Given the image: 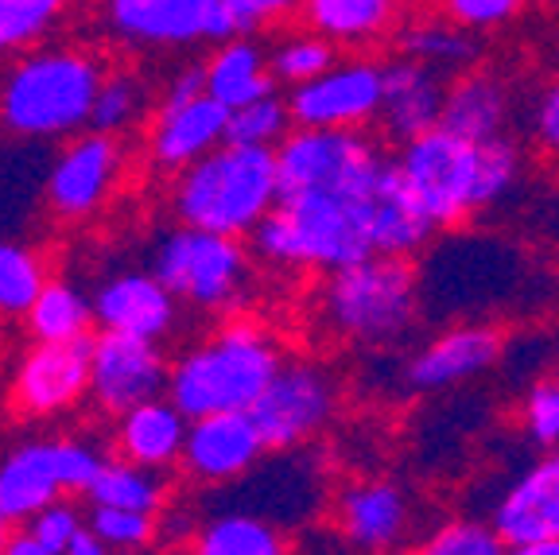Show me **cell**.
Listing matches in <instances>:
<instances>
[{
    "label": "cell",
    "instance_id": "cell-13",
    "mask_svg": "<svg viewBox=\"0 0 559 555\" xmlns=\"http://www.w3.org/2000/svg\"><path fill=\"white\" fill-rule=\"evenodd\" d=\"M167 381H171V365H167L159 342L117 334V330H102L94 339L90 397L102 412L124 416L136 404L167 397Z\"/></svg>",
    "mask_w": 559,
    "mask_h": 555
},
{
    "label": "cell",
    "instance_id": "cell-44",
    "mask_svg": "<svg viewBox=\"0 0 559 555\" xmlns=\"http://www.w3.org/2000/svg\"><path fill=\"white\" fill-rule=\"evenodd\" d=\"M533 144L559 164V79H551L533 102Z\"/></svg>",
    "mask_w": 559,
    "mask_h": 555
},
{
    "label": "cell",
    "instance_id": "cell-22",
    "mask_svg": "<svg viewBox=\"0 0 559 555\" xmlns=\"http://www.w3.org/2000/svg\"><path fill=\"white\" fill-rule=\"evenodd\" d=\"M447 74L424 67L416 59L393 55L384 62V97H381V132L393 144L439 129L447 102Z\"/></svg>",
    "mask_w": 559,
    "mask_h": 555
},
{
    "label": "cell",
    "instance_id": "cell-6",
    "mask_svg": "<svg viewBox=\"0 0 559 555\" xmlns=\"http://www.w3.org/2000/svg\"><path fill=\"white\" fill-rule=\"evenodd\" d=\"M393 156L381 140L354 129H292L276 147L280 199L284 194H349L369 199Z\"/></svg>",
    "mask_w": 559,
    "mask_h": 555
},
{
    "label": "cell",
    "instance_id": "cell-17",
    "mask_svg": "<svg viewBox=\"0 0 559 555\" xmlns=\"http://www.w3.org/2000/svg\"><path fill=\"white\" fill-rule=\"evenodd\" d=\"M486 521L509 547L559 540V447L540 451L509 477L489 501Z\"/></svg>",
    "mask_w": 559,
    "mask_h": 555
},
{
    "label": "cell",
    "instance_id": "cell-37",
    "mask_svg": "<svg viewBox=\"0 0 559 555\" xmlns=\"http://www.w3.org/2000/svg\"><path fill=\"white\" fill-rule=\"evenodd\" d=\"M144 86L132 74H105L102 90H97L94 114H90V129L121 137L124 129L136 125V117L144 114Z\"/></svg>",
    "mask_w": 559,
    "mask_h": 555
},
{
    "label": "cell",
    "instance_id": "cell-18",
    "mask_svg": "<svg viewBox=\"0 0 559 555\" xmlns=\"http://www.w3.org/2000/svg\"><path fill=\"white\" fill-rule=\"evenodd\" d=\"M94 334L79 342H35L12 377V404L24 416H59L90 392Z\"/></svg>",
    "mask_w": 559,
    "mask_h": 555
},
{
    "label": "cell",
    "instance_id": "cell-7",
    "mask_svg": "<svg viewBox=\"0 0 559 555\" xmlns=\"http://www.w3.org/2000/svg\"><path fill=\"white\" fill-rule=\"evenodd\" d=\"M148 272L175 299L199 311H234L249 287V252L241 237L206 234L179 222L156 241Z\"/></svg>",
    "mask_w": 559,
    "mask_h": 555
},
{
    "label": "cell",
    "instance_id": "cell-40",
    "mask_svg": "<svg viewBox=\"0 0 559 555\" xmlns=\"http://www.w3.org/2000/svg\"><path fill=\"white\" fill-rule=\"evenodd\" d=\"M90 529L114 547V552H140L159 536V517L136 509H114V505H94L90 509Z\"/></svg>",
    "mask_w": 559,
    "mask_h": 555
},
{
    "label": "cell",
    "instance_id": "cell-9",
    "mask_svg": "<svg viewBox=\"0 0 559 555\" xmlns=\"http://www.w3.org/2000/svg\"><path fill=\"white\" fill-rule=\"evenodd\" d=\"M102 454L79 439H32L0 459V517L27 524L39 509L94 486Z\"/></svg>",
    "mask_w": 559,
    "mask_h": 555
},
{
    "label": "cell",
    "instance_id": "cell-34",
    "mask_svg": "<svg viewBox=\"0 0 559 555\" xmlns=\"http://www.w3.org/2000/svg\"><path fill=\"white\" fill-rule=\"evenodd\" d=\"M509 544L478 517H451L416 540L404 555H506Z\"/></svg>",
    "mask_w": 559,
    "mask_h": 555
},
{
    "label": "cell",
    "instance_id": "cell-41",
    "mask_svg": "<svg viewBox=\"0 0 559 555\" xmlns=\"http://www.w3.org/2000/svg\"><path fill=\"white\" fill-rule=\"evenodd\" d=\"M528 4L533 0H436V12H443L447 20H454L466 32L486 35L516 24L528 12Z\"/></svg>",
    "mask_w": 559,
    "mask_h": 555
},
{
    "label": "cell",
    "instance_id": "cell-35",
    "mask_svg": "<svg viewBox=\"0 0 559 555\" xmlns=\"http://www.w3.org/2000/svg\"><path fill=\"white\" fill-rule=\"evenodd\" d=\"M296 129L292 105L284 94H264L257 102L229 109V144H249V147H280V140Z\"/></svg>",
    "mask_w": 559,
    "mask_h": 555
},
{
    "label": "cell",
    "instance_id": "cell-23",
    "mask_svg": "<svg viewBox=\"0 0 559 555\" xmlns=\"http://www.w3.org/2000/svg\"><path fill=\"white\" fill-rule=\"evenodd\" d=\"M404 20V0H304L299 9V24L331 39L346 55H369L373 47L396 39Z\"/></svg>",
    "mask_w": 559,
    "mask_h": 555
},
{
    "label": "cell",
    "instance_id": "cell-46",
    "mask_svg": "<svg viewBox=\"0 0 559 555\" xmlns=\"http://www.w3.org/2000/svg\"><path fill=\"white\" fill-rule=\"evenodd\" d=\"M4 555H62V552H51L47 544H39V540L32 536V532H16L9 544V552Z\"/></svg>",
    "mask_w": 559,
    "mask_h": 555
},
{
    "label": "cell",
    "instance_id": "cell-29",
    "mask_svg": "<svg viewBox=\"0 0 559 555\" xmlns=\"http://www.w3.org/2000/svg\"><path fill=\"white\" fill-rule=\"evenodd\" d=\"M191 555H292V536L257 509H218L194 529Z\"/></svg>",
    "mask_w": 559,
    "mask_h": 555
},
{
    "label": "cell",
    "instance_id": "cell-42",
    "mask_svg": "<svg viewBox=\"0 0 559 555\" xmlns=\"http://www.w3.org/2000/svg\"><path fill=\"white\" fill-rule=\"evenodd\" d=\"M299 9H304V0H222V39L276 27L284 20L299 16Z\"/></svg>",
    "mask_w": 559,
    "mask_h": 555
},
{
    "label": "cell",
    "instance_id": "cell-47",
    "mask_svg": "<svg viewBox=\"0 0 559 555\" xmlns=\"http://www.w3.org/2000/svg\"><path fill=\"white\" fill-rule=\"evenodd\" d=\"M506 555H559V540H544V544H516Z\"/></svg>",
    "mask_w": 559,
    "mask_h": 555
},
{
    "label": "cell",
    "instance_id": "cell-10",
    "mask_svg": "<svg viewBox=\"0 0 559 555\" xmlns=\"http://www.w3.org/2000/svg\"><path fill=\"white\" fill-rule=\"evenodd\" d=\"M249 416L261 427L269 451H304L338 416V381L323 362L292 357L280 365V374L249 409Z\"/></svg>",
    "mask_w": 559,
    "mask_h": 555
},
{
    "label": "cell",
    "instance_id": "cell-1",
    "mask_svg": "<svg viewBox=\"0 0 559 555\" xmlns=\"http://www.w3.org/2000/svg\"><path fill=\"white\" fill-rule=\"evenodd\" d=\"M288 362L280 342L253 319H226L206 342L171 365L167 397L187 420L214 412H249Z\"/></svg>",
    "mask_w": 559,
    "mask_h": 555
},
{
    "label": "cell",
    "instance_id": "cell-31",
    "mask_svg": "<svg viewBox=\"0 0 559 555\" xmlns=\"http://www.w3.org/2000/svg\"><path fill=\"white\" fill-rule=\"evenodd\" d=\"M94 299L79 292L70 280H47L39 292L35 307L27 311V327H32L35 342H79L90 339L94 327Z\"/></svg>",
    "mask_w": 559,
    "mask_h": 555
},
{
    "label": "cell",
    "instance_id": "cell-39",
    "mask_svg": "<svg viewBox=\"0 0 559 555\" xmlns=\"http://www.w3.org/2000/svg\"><path fill=\"white\" fill-rule=\"evenodd\" d=\"M516 424H521L524 439L540 447V451H556L559 447V377H540L524 389L521 404H516Z\"/></svg>",
    "mask_w": 559,
    "mask_h": 555
},
{
    "label": "cell",
    "instance_id": "cell-8",
    "mask_svg": "<svg viewBox=\"0 0 559 555\" xmlns=\"http://www.w3.org/2000/svg\"><path fill=\"white\" fill-rule=\"evenodd\" d=\"M393 164L416 206L436 229H459L481 214L478 202V144L451 129H431L396 144Z\"/></svg>",
    "mask_w": 559,
    "mask_h": 555
},
{
    "label": "cell",
    "instance_id": "cell-38",
    "mask_svg": "<svg viewBox=\"0 0 559 555\" xmlns=\"http://www.w3.org/2000/svg\"><path fill=\"white\" fill-rule=\"evenodd\" d=\"M67 0H0V55L32 47L55 20Z\"/></svg>",
    "mask_w": 559,
    "mask_h": 555
},
{
    "label": "cell",
    "instance_id": "cell-16",
    "mask_svg": "<svg viewBox=\"0 0 559 555\" xmlns=\"http://www.w3.org/2000/svg\"><path fill=\"white\" fill-rule=\"evenodd\" d=\"M105 24L132 47L218 44L222 0H105Z\"/></svg>",
    "mask_w": 559,
    "mask_h": 555
},
{
    "label": "cell",
    "instance_id": "cell-48",
    "mask_svg": "<svg viewBox=\"0 0 559 555\" xmlns=\"http://www.w3.org/2000/svg\"><path fill=\"white\" fill-rule=\"evenodd\" d=\"M12 536H16V532H12V524H9V521H4V517H0V555L9 552Z\"/></svg>",
    "mask_w": 559,
    "mask_h": 555
},
{
    "label": "cell",
    "instance_id": "cell-14",
    "mask_svg": "<svg viewBox=\"0 0 559 555\" xmlns=\"http://www.w3.org/2000/svg\"><path fill=\"white\" fill-rule=\"evenodd\" d=\"M506 354V339L489 322H454L431 334L404 362V385L412 392H451L489 374Z\"/></svg>",
    "mask_w": 559,
    "mask_h": 555
},
{
    "label": "cell",
    "instance_id": "cell-26",
    "mask_svg": "<svg viewBox=\"0 0 559 555\" xmlns=\"http://www.w3.org/2000/svg\"><path fill=\"white\" fill-rule=\"evenodd\" d=\"M369 234H373V252L384 257H416L431 245V237L439 234L428 222V214L416 206V199L408 194V187L396 175V164H389V172L377 182L373 199H369Z\"/></svg>",
    "mask_w": 559,
    "mask_h": 555
},
{
    "label": "cell",
    "instance_id": "cell-27",
    "mask_svg": "<svg viewBox=\"0 0 559 555\" xmlns=\"http://www.w3.org/2000/svg\"><path fill=\"white\" fill-rule=\"evenodd\" d=\"M396 55L416 59L424 67L447 74V79H454V74L478 67L481 35L459 27L443 12H408V20L396 32Z\"/></svg>",
    "mask_w": 559,
    "mask_h": 555
},
{
    "label": "cell",
    "instance_id": "cell-3",
    "mask_svg": "<svg viewBox=\"0 0 559 555\" xmlns=\"http://www.w3.org/2000/svg\"><path fill=\"white\" fill-rule=\"evenodd\" d=\"M373 199V194H369ZM369 199L349 194H284L261 229L253 252L284 272H331L373 257Z\"/></svg>",
    "mask_w": 559,
    "mask_h": 555
},
{
    "label": "cell",
    "instance_id": "cell-33",
    "mask_svg": "<svg viewBox=\"0 0 559 555\" xmlns=\"http://www.w3.org/2000/svg\"><path fill=\"white\" fill-rule=\"evenodd\" d=\"M47 287L39 252L16 241H0V315H27Z\"/></svg>",
    "mask_w": 559,
    "mask_h": 555
},
{
    "label": "cell",
    "instance_id": "cell-25",
    "mask_svg": "<svg viewBox=\"0 0 559 555\" xmlns=\"http://www.w3.org/2000/svg\"><path fill=\"white\" fill-rule=\"evenodd\" d=\"M191 420L171 397H156L148 404H136L124 416H117V454L136 467L148 470H171L175 462H183V442Z\"/></svg>",
    "mask_w": 559,
    "mask_h": 555
},
{
    "label": "cell",
    "instance_id": "cell-11",
    "mask_svg": "<svg viewBox=\"0 0 559 555\" xmlns=\"http://www.w3.org/2000/svg\"><path fill=\"white\" fill-rule=\"evenodd\" d=\"M384 62L373 55H338L331 70L288 94L296 129H354L381 121Z\"/></svg>",
    "mask_w": 559,
    "mask_h": 555
},
{
    "label": "cell",
    "instance_id": "cell-4",
    "mask_svg": "<svg viewBox=\"0 0 559 555\" xmlns=\"http://www.w3.org/2000/svg\"><path fill=\"white\" fill-rule=\"evenodd\" d=\"M424 311V287L408 257L373 252L326 276L319 292V319L349 346L384 350L412 334Z\"/></svg>",
    "mask_w": 559,
    "mask_h": 555
},
{
    "label": "cell",
    "instance_id": "cell-19",
    "mask_svg": "<svg viewBox=\"0 0 559 555\" xmlns=\"http://www.w3.org/2000/svg\"><path fill=\"white\" fill-rule=\"evenodd\" d=\"M264 454L269 442L249 412H214L187 427L183 470L202 486H234L261 467Z\"/></svg>",
    "mask_w": 559,
    "mask_h": 555
},
{
    "label": "cell",
    "instance_id": "cell-12",
    "mask_svg": "<svg viewBox=\"0 0 559 555\" xmlns=\"http://www.w3.org/2000/svg\"><path fill=\"white\" fill-rule=\"evenodd\" d=\"M416 505L393 477H349L334 494V536L354 555H396L412 536Z\"/></svg>",
    "mask_w": 559,
    "mask_h": 555
},
{
    "label": "cell",
    "instance_id": "cell-20",
    "mask_svg": "<svg viewBox=\"0 0 559 555\" xmlns=\"http://www.w3.org/2000/svg\"><path fill=\"white\" fill-rule=\"evenodd\" d=\"M229 140V109L210 94L187 105H156V121L148 132V156L159 172H187Z\"/></svg>",
    "mask_w": 559,
    "mask_h": 555
},
{
    "label": "cell",
    "instance_id": "cell-2",
    "mask_svg": "<svg viewBox=\"0 0 559 555\" xmlns=\"http://www.w3.org/2000/svg\"><path fill=\"white\" fill-rule=\"evenodd\" d=\"M280 202L276 147L222 144L175 175L171 210L183 226L222 237H253Z\"/></svg>",
    "mask_w": 559,
    "mask_h": 555
},
{
    "label": "cell",
    "instance_id": "cell-45",
    "mask_svg": "<svg viewBox=\"0 0 559 555\" xmlns=\"http://www.w3.org/2000/svg\"><path fill=\"white\" fill-rule=\"evenodd\" d=\"M62 555H114V547L105 544V540L97 536V532L86 524V529H82L79 536L70 540V547H67V552H62Z\"/></svg>",
    "mask_w": 559,
    "mask_h": 555
},
{
    "label": "cell",
    "instance_id": "cell-36",
    "mask_svg": "<svg viewBox=\"0 0 559 555\" xmlns=\"http://www.w3.org/2000/svg\"><path fill=\"white\" fill-rule=\"evenodd\" d=\"M524 175L521 144L513 137H493L478 144V202L481 210H493L516 191V182Z\"/></svg>",
    "mask_w": 559,
    "mask_h": 555
},
{
    "label": "cell",
    "instance_id": "cell-28",
    "mask_svg": "<svg viewBox=\"0 0 559 555\" xmlns=\"http://www.w3.org/2000/svg\"><path fill=\"white\" fill-rule=\"evenodd\" d=\"M202 70H206V94L226 105V109H241V105L257 102V97L276 90L269 51L257 44L253 35L222 39V44L210 51V59L202 62Z\"/></svg>",
    "mask_w": 559,
    "mask_h": 555
},
{
    "label": "cell",
    "instance_id": "cell-21",
    "mask_svg": "<svg viewBox=\"0 0 559 555\" xmlns=\"http://www.w3.org/2000/svg\"><path fill=\"white\" fill-rule=\"evenodd\" d=\"M179 299L152 272H114L94 292V319L102 330L136 334V339H167L179 319Z\"/></svg>",
    "mask_w": 559,
    "mask_h": 555
},
{
    "label": "cell",
    "instance_id": "cell-32",
    "mask_svg": "<svg viewBox=\"0 0 559 555\" xmlns=\"http://www.w3.org/2000/svg\"><path fill=\"white\" fill-rule=\"evenodd\" d=\"M334 59H338V47L331 39H323L319 32H311V27H296V32L280 35L276 44L269 47L272 74H276L280 86L288 90L319 79L323 70L334 67Z\"/></svg>",
    "mask_w": 559,
    "mask_h": 555
},
{
    "label": "cell",
    "instance_id": "cell-43",
    "mask_svg": "<svg viewBox=\"0 0 559 555\" xmlns=\"http://www.w3.org/2000/svg\"><path fill=\"white\" fill-rule=\"evenodd\" d=\"M86 529V521H82L79 505H70L67 497L62 501H51L47 509H39L32 517V521L24 524V532H32L39 544H47L51 552H67L70 540L79 536V532Z\"/></svg>",
    "mask_w": 559,
    "mask_h": 555
},
{
    "label": "cell",
    "instance_id": "cell-5",
    "mask_svg": "<svg viewBox=\"0 0 559 555\" xmlns=\"http://www.w3.org/2000/svg\"><path fill=\"white\" fill-rule=\"evenodd\" d=\"M105 70L90 51H32L0 82V125L16 137L55 140L90 125Z\"/></svg>",
    "mask_w": 559,
    "mask_h": 555
},
{
    "label": "cell",
    "instance_id": "cell-30",
    "mask_svg": "<svg viewBox=\"0 0 559 555\" xmlns=\"http://www.w3.org/2000/svg\"><path fill=\"white\" fill-rule=\"evenodd\" d=\"M86 497L94 505H114V509H136V512H159L167 509V489L159 470L136 467L129 459H105L102 470H97L94 486L86 489Z\"/></svg>",
    "mask_w": 559,
    "mask_h": 555
},
{
    "label": "cell",
    "instance_id": "cell-15",
    "mask_svg": "<svg viewBox=\"0 0 559 555\" xmlns=\"http://www.w3.org/2000/svg\"><path fill=\"white\" fill-rule=\"evenodd\" d=\"M121 164L124 152L117 137L94 129L74 137L47 172V206H51V214L67 217V222H82V217L97 214L105 199L114 194Z\"/></svg>",
    "mask_w": 559,
    "mask_h": 555
},
{
    "label": "cell",
    "instance_id": "cell-24",
    "mask_svg": "<svg viewBox=\"0 0 559 555\" xmlns=\"http://www.w3.org/2000/svg\"><path fill=\"white\" fill-rule=\"evenodd\" d=\"M509 121H513V86L506 74L471 67L447 82L443 129L459 132L471 144H486L493 137H506Z\"/></svg>",
    "mask_w": 559,
    "mask_h": 555
}]
</instances>
